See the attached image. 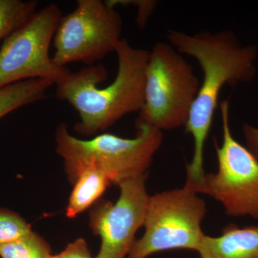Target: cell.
Instances as JSON below:
<instances>
[{"label": "cell", "mask_w": 258, "mask_h": 258, "mask_svg": "<svg viewBox=\"0 0 258 258\" xmlns=\"http://www.w3.org/2000/svg\"><path fill=\"white\" fill-rule=\"evenodd\" d=\"M200 258H258V226L225 227L218 237L205 235Z\"/></svg>", "instance_id": "obj_10"}, {"label": "cell", "mask_w": 258, "mask_h": 258, "mask_svg": "<svg viewBox=\"0 0 258 258\" xmlns=\"http://www.w3.org/2000/svg\"><path fill=\"white\" fill-rule=\"evenodd\" d=\"M206 213L205 202L184 186L150 196L145 232L135 241L127 258H146L176 249L198 252L205 235L201 225Z\"/></svg>", "instance_id": "obj_5"}, {"label": "cell", "mask_w": 258, "mask_h": 258, "mask_svg": "<svg viewBox=\"0 0 258 258\" xmlns=\"http://www.w3.org/2000/svg\"><path fill=\"white\" fill-rule=\"evenodd\" d=\"M118 71L113 83L100 88L108 77L104 66H86L70 72L56 83V96L79 113L75 130L91 136L106 130L125 115L140 112L144 103L149 51L136 48L121 39L115 49Z\"/></svg>", "instance_id": "obj_2"}, {"label": "cell", "mask_w": 258, "mask_h": 258, "mask_svg": "<svg viewBox=\"0 0 258 258\" xmlns=\"http://www.w3.org/2000/svg\"><path fill=\"white\" fill-rule=\"evenodd\" d=\"M107 4L115 8L118 5H134L139 7L137 23L139 27L143 28L147 23L148 18L150 16L154 8V2L150 1H119V0H109L106 1Z\"/></svg>", "instance_id": "obj_16"}, {"label": "cell", "mask_w": 258, "mask_h": 258, "mask_svg": "<svg viewBox=\"0 0 258 258\" xmlns=\"http://www.w3.org/2000/svg\"><path fill=\"white\" fill-rule=\"evenodd\" d=\"M220 108L223 139L220 147H215L218 169L205 174L197 193L215 199L228 216L258 220V161L232 136L228 100L222 101Z\"/></svg>", "instance_id": "obj_8"}, {"label": "cell", "mask_w": 258, "mask_h": 258, "mask_svg": "<svg viewBox=\"0 0 258 258\" xmlns=\"http://www.w3.org/2000/svg\"><path fill=\"white\" fill-rule=\"evenodd\" d=\"M200 87L191 64L171 44L157 42L149 51L144 103L137 122L162 132L185 126Z\"/></svg>", "instance_id": "obj_4"}, {"label": "cell", "mask_w": 258, "mask_h": 258, "mask_svg": "<svg viewBox=\"0 0 258 258\" xmlns=\"http://www.w3.org/2000/svg\"><path fill=\"white\" fill-rule=\"evenodd\" d=\"M74 184L66 208L69 218H75L96 203L111 183L99 171L86 169L79 174Z\"/></svg>", "instance_id": "obj_11"}, {"label": "cell", "mask_w": 258, "mask_h": 258, "mask_svg": "<svg viewBox=\"0 0 258 258\" xmlns=\"http://www.w3.org/2000/svg\"><path fill=\"white\" fill-rule=\"evenodd\" d=\"M52 258H93L90 253L87 242L83 238H79L68 244L60 254L52 255Z\"/></svg>", "instance_id": "obj_17"}, {"label": "cell", "mask_w": 258, "mask_h": 258, "mask_svg": "<svg viewBox=\"0 0 258 258\" xmlns=\"http://www.w3.org/2000/svg\"><path fill=\"white\" fill-rule=\"evenodd\" d=\"M166 36L177 52L195 57L203 71V82L185 125L186 132L194 139V154L192 160L186 166L184 186L196 192L205 176L204 147L220 91L226 84L236 86L254 79L257 50L254 45H242L229 30L189 35L169 30Z\"/></svg>", "instance_id": "obj_1"}, {"label": "cell", "mask_w": 258, "mask_h": 258, "mask_svg": "<svg viewBox=\"0 0 258 258\" xmlns=\"http://www.w3.org/2000/svg\"><path fill=\"white\" fill-rule=\"evenodd\" d=\"M37 5V1L0 0V40H5L35 14Z\"/></svg>", "instance_id": "obj_13"}, {"label": "cell", "mask_w": 258, "mask_h": 258, "mask_svg": "<svg viewBox=\"0 0 258 258\" xmlns=\"http://www.w3.org/2000/svg\"><path fill=\"white\" fill-rule=\"evenodd\" d=\"M50 245L33 231L26 237L0 247L1 258H50Z\"/></svg>", "instance_id": "obj_14"}, {"label": "cell", "mask_w": 258, "mask_h": 258, "mask_svg": "<svg viewBox=\"0 0 258 258\" xmlns=\"http://www.w3.org/2000/svg\"><path fill=\"white\" fill-rule=\"evenodd\" d=\"M147 174L122 181L115 203L100 200L90 212L91 230L101 239L95 258H125L144 226L150 196L146 188Z\"/></svg>", "instance_id": "obj_9"}, {"label": "cell", "mask_w": 258, "mask_h": 258, "mask_svg": "<svg viewBox=\"0 0 258 258\" xmlns=\"http://www.w3.org/2000/svg\"><path fill=\"white\" fill-rule=\"evenodd\" d=\"M122 30L121 16L106 1L79 0L55 32L52 60L60 67L74 62L93 66L115 52Z\"/></svg>", "instance_id": "obj_7"}, {"label": "cell", "mask_w": 258, "mask_h": 258, "mask_svg": "<svg viewBox=\"0 0 258 258\" xmlns=\"http://www.w3.org/2000/svg\"><path fill=\"white\" fill-rule=\"evenodd\" d=\"M62 17L58 5L52 3L5 39L0 49V88L30 79L56 84L71 72L56 64L49 53Z\"/></svg>", "instance_id": "obj_6"}, {"label": "cell", "mask_w": 258, "mask_h": 258, "mask_svg": "<svg viewBox=\"0 0 258 258\" xmlns=\"http://www.w3.org/2000/svg\"><path fill=\"white\" fill-rule=\"evenodd\" d=\"M31 226L16 212L0 208V247L26 237Z\"/></svg>", "instance_id": "obj_15"}, {"label": "cell", "mask_w": 258, "mask_h": 258, "mask_svg": "<svg viewBox=\"0 0 258 258\" xmlns=\"http://www.w3.org/2000/svg\"><path fill=\"white\" fill-rule=\"evenodd\" d=\"M50 258H52V255H51Z\"/></svg>", "instance_id": "obj_19"}, {"label": "cell", "mask_w": 258, "mask_h": 258, "mask_svg": "<svg viewBox=\"0 0 258 258\" xmlns=\"http://www.w3.org/2000/svg\"><path fill=\"white\" fill-rule=\"evenodd\" d=\"M137 134L124 139L103 134L83 140L70 133L62 123L55 131L56 152L64 159V171L74 183L86 169L99 171L111 184L147 174L154 155L163 142V132L136 122Z\"/></svg>", "instance_id": "obj_3"}, {"label": "cell", "mask_w": 258, "mask_h": 258, "mask_svg": "<svg viewBox=\"0 0 258 258\" xmlns=\"http://www.w3.org/2000/svg\"><path fill=\"white\" fill-rule=\"evenodd\" d=\"M53 84L47 80L30 79L0 88V119L18 108L44 99Z\"/></svg>", "instance_id": "obj_12"}, {"label": "cell", "mask_w": 258, "mask_h": 258, "mask_svg": "<svg viewBox=\"0 0 258 258\" xmlns=\"http://www.w3.org/2000/svg\"><path fill=\"white\" fill-rule=\"evenodd\" d=\"M242 131L245 139L247 149L253 154L258 161V128L248 123H244Z\"/></svg>", "instance_id": "obj_18"}]
</instances>
